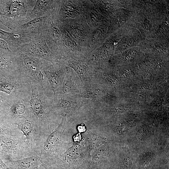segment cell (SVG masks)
Instances as JSON below:
<instances>
[{"label": "cell", "instance_id": "cell-24", "mask_svg": "<svg viewBox=\"0 0 169 169\" xmlns=\"http://www.w3.org/2000/svg\"><path fill=\"white\" fill-rule=\"evenodd\" d=\"M64 42L66 45L69 48H72L74 46L73 42L68 38L66 37L65 38Z\"/></svg>", "mask_w": 169, "mask_h": 169}, {"label": "cell", "instance_id": "cell-27", "mask_svg": "<svg viewBox=\"0 0 169 169\" xmlns=\"http://www.w3.org/2000/svg\"><path fill=\"white\" fill-rule=\"evenodd\" d=\"M82 136L80 133L75 135L73 137V140L75 142L80 141L82 139Z\"/></svg>", "mask_w": 169, "mask_h": 169}, {"label": "cell", "instance_id": "cell-25", "mask_svg": "<svg viewBox=\"0 0 169 169\" xmlns=\"http://www.w3.org/2000/svg\"><path fill=\"white\" fill-rule=\"evenodd\" d=\"M0 48L4 49H9L8 43L1 39H0Z\"/></svg>", "mask_w": 169, "mask_h": 169}, {"label": "cell", "instance_id": "cell-20", "mask_svg": "<svg viewBox=\"0 0 169 169\" xmlns=\"http://www.w3.org/2000/svg\"><path fill=\"white\" fill-rule=\"evenodd\" d=\"M86 137L88 148L90 152L105 143V140L95 134L93 133L88 130Z\"/></svg>", "mask_w": 169, "mask_h": 169}, {"label": "cell", "instance_id": "cell-4", "mask_svg": "<svg viewBox=\"0 0 169 169\" xmlns=\"http://www.w3.org/2000/svg\"><path fill=\"white\" fill-rule=\"evenodd\" d=\"M12 52L15 65L22 76L29 83H44L45 80L42 69L47 61L18 50Z\"/></svg>", "mask_w": 169, "mask_h": 169}, {"label": "cell", "instance_id": "cell-9", "mask_svg": "<svg viewBox=\"0 0 169 169\" xmlns=\"http://www.w3.org/2000/svg\"><path fill=\"white\" fill-rule=\"evenodd\" d=\"M30 155L6 163L10 169H60L57 158L34 150Z\"/></svg>", "mask_w": 169, "mask_h": 169}, {"label": "cell", "instance_id": "cell-6", "mask_svg": "<svg viewBox=\"0 0 169 169\" xmlns=\"http://www.w3.org/2000/svg\"><path fill=\"white\" fill-rule=\"evenodd\" d=\"M30 98L28 97L7 100L3 105L0 123L6 126L13 127L28 119Z\"/></svg>", "mask_w": 169, "mask_h": 169}, {"label": "cell", "instance_id": "cell-5", "mask_svg": "<svg viewBox=\"0 0 169 169\" xmlns=\"http://www.w3.org/2000/svg\"><path fill=\"white\" fill-rule=\"evenodd\" d=\"M86 137L74 143L58 158V164L61 168L88 169L90 152Z\"/></svg>", "mask_w": 169, "mask_h": 169}, {"label": "cell", "instance_id": "cell-7", "mask_svg": "<svg viewBox=\"0 0 169 169\" xmlns=\"http://www.w3.org/2000/svg\"><path fill=\"white\" fill-rule=\"evenodd\" d=\"M7 95V100L30 97L29 81L19 73L6 74L0 72V92Z\"/></svg>", "mask_w": 169, "mask_h": 169}, {"label": "cell", "instance_id": "cell-2", "mask_svg": "<svg viewBox=\"0 0 169 169\" xmlns=\"http://www.w3.org/2000/svg\"><path fill=\"white\" fill-rule=\"evenodd\" d=\"M36 0H0V23L13 31L30 21Z\"/></svg>", "mask_w": 169, "mask_h": 169}, {"label": "cell", "instance_id": "cell-11", "mask_svg": "<svg viewBox=\"0 0 169 169\" xmlns=\"http://www.w3.org/2000/svg\"><path fill=\"white\" fill-rule=\"evenodd\" d=\"M55 63L50 64L47 61L42 69L54 94V100L61 94L62 86L66 75L65 70L59 64Z\"/></svg>", "mask_w": 169, "mask_h": 169}, {"label": "cell", "instance_id": "cell-23", "mask_svg": "<svg viewBox=\"0 0 169 169\" xmlns=\"http://www.w3.org/2000/svg\"><path fill=\"white\" fill-rule=\"evenodd\" d=\"M123 163L127 169H132V162L130 157L125 158L123 160Z\"/></svg>", "mask_w": 169, "mask_h": 169}, {"label": "cell", "instance_id": "cell-16", "mask_svg": "<svg viewBox=\"0 0 169 169\" xmlns=\"http://www.w3.org/2000/svg\"><path fill=\"white\" fill-rule=\"evenodd\" d=\"M0 39L8 44L9 49L13 50L27 43L28 37L24 34L6 31L0 28Z\"/></svg>", "mask_w": 169, "mask_h": 169}, {"label": "cell", "instance_id": "cell-15", "mask_svg": "<svg viewBox=\"0 0 169 169\" xmlns=\"http://www.w3.org/2000/svg\"><path fill=\"white\" fill-rule=\"evenodd\" d=\"M68 65L78 74L83 87L93 83L95 79L93 73L85 64L80 61L72 60L68 61Z\"/></svg>", "mask_w": 169, "mask_h": 169}, {"label": "cell", "instance_id": "cell-13", "mask_svg": "<svg viewBox=\"0 0 169 169\" xmlns=\"http://www.w3.org/2000/svg\"><path fill=\"white\" fill-rule=\"evenodd\" d=\"M26 138V142L30 151L35 149L42 142L34 130L31 121L28 119L16 125Z\"/></svg>", "mask_w": 169, "mask_h": 169}, {"label": "cell", "instance_id": "cell-28", "mask_svg": "<svg viewBox=\"0 0 169 169\" xmlns=\"http://www.w3.org/2000/svg\"><path fill=\"white\" fill-rule=\"evenodd\" d=\"M0 168L2 169H10L0 157Z\"/></svg>", "mask_w": 169, "mask_h": 169}, {"label": "cell", "instance_id": "cell-19", "mask_svg": "<svg viewBox=\"0 0 169 169\" xmlns=\"http://www.w3.org/2000/svg\"><path fill=\"white\" fill-rule=\"evenodd\" d=\"M93 84V83L83 87L84 90L82 92L73 95H70V97L74 98L96 99L98 97L99 91Z\"/></svg>", "mask_w": 169, "mask_h": 169}, {"label": "cell", "instance_id": "cell-8", "mask_svg": "<svg viewBox=\"0 0 169 169\" xmlns=\"http://www.w3.org/2000/svg\"><path fill=\"white\" fill-rule=\"evenodd\" d=\"M26 138L0 135V157L6 164L30 155Z\"/></svg>", "mask_w": 169, "mask_h": 169}, {"label": "cell", "instance_id": "cell-3", "mask_svg": "<svg viewBox=\"0 0 169 169\" xmlns=\"http://www.w3.org/2000/svg\"><path fill=\"white\" fill-rule=\"evenodd\" d=\"M58 126L37 148V150L53 157L59 158L74 143L67 115L62 114Z\"/></svg>", "mask_w": 169, "mask_h": 169}, {"label": "cell", "instance_id": "cell-1", "mask_svg": "<svg viewBox=\"0 0 169 169\" xmlns=\"http://www.w3.org/2000/svg\"><path fill=\"white\" fill-rule=\"evenodd\" d=\"M30 84L31 95L28 120L32 122L40 139L44 141L59 124L56 122L59 115L54 109V95L47 81L45 80L43 84L33 82Z\"/></svg>", "mask_w": 169, "mask_h": 169}, {"label": "cell", "instance_id": "cell-14", "mask_svg": "<svg viewBox=\"0 0 169 169\" xmlns=\"http://www.w3.org/2000/svg\"><path fill=\"white\" fill-rule=\"evenodd\" d=\"M86 104L84 101H75L57 97L54 100V108L59 115L64 114L66 115H72L77 113Z\"/></svg>", "mask_w": 169, "mask_h": 169}, {"label": "cell", "instance_id": "cell-21", "mask_svg": "<svg viewBox=\"0 0 169 169\" xmlns=\"http://www.w3.org/2000/svg\"><path fill=\"white\" fill-rule=\"evenodd\" d=\"M72 76H68L63 81L61 94H65L72 92L79 91L78 85L75 83Z\"/></svg>", "mask_w": 169, "mask_h": 169}, {"label": "cell", "instance_id": "cell-18", "mask_svg": "<svg viewBox=\"0 0 169 169\" xmlns=\"http://www.w3.org/2000/svg\"><path fill=\"white\" fill-rule=\"evenodd\" d=\"M54 1L37 0L30 13V20L47 16L49 11L53 7Z\"/></svg>", "mask_w": 169, "mask_h": 169}, {"label": "cell", "instance_id": "cell-10", "mask_svg": "<svg viewBox=\"0 0 169 169\" xmlns=\"http://www.w3.org/2000/svg\"><path fill=\"white\" fill-rule=\"evenodd\" d=\"M16 50L52 63L58 62L57 58L49 49L42 34L33 36L29 42L13 51Z\"/></svg>", "mask_w": 169, "mask_h": 169}, {"label": "cell", "instance_id": "cell-29", "mask_svg": "<svg viewBox=\"0 0 169 169\" xmlns=\"http://www.w3.org/2000/svg\"><path fill=\"white\" fill-rule=\"evenodd\" d=\"M61 169H64V168H61Z\"/></svg>", "mask_w": 169, "mask_h": 169}, {"label": "cell", "instance_id": "cell-12", "mask_svg": "<svg viewBox=\"0 0 169 169\" xmlns=\"http://www.w3.org/2000/svg\"><path fill=\"white\" fill-rule=\"evenodd\" d=\"M48 21L47 16L35 18L16 28L13 32L20 34H41Z\"/></svg>", "mask_w": 169, "mask_h": 169}, {"label": "cell", "instance_id": "cell-30", "mask_svg": "<svg viewBox=\"0 0 169 169\" xmlns=\"http://www.w3.org/2000/svg\"><path fill=\"white\" fill-rule=\"evenodd\" d=\"M0 169H2L0 168Z\"/></svg>", "mask_w": 169, "mask_h": 169}, {"label": "cell", "instance_id": "cell-22", "mask_svg": "<svg viewBox=\"0 0 169 169\" xmlns=\"http://www.w3.org/2000/svg\"><path fill=\"white\" fill-rule=\"evenodd\" d=\"M0 135H5L15 137H21L23 133L18 129L17 126L8 127L0 124Z\"/></svg>", "mask_w": 169, "mask_h": 169}, {"label": "cell", "instance_id": "cell-26", "mask_svg": "<svg viewBox=\"0 0 169 169\" xmlns=\"http://www.w3.org/2000/svg\"><path fill=\"white\" fill-rule=\"evenodd\" d=\"M77 130L79 133L84 132L87 129L84 124L82 123L79 125L77 127Z\"/></svg>", "mask_w": 169, "mask_h": 169}, {"label": "cell", "instance_id": "cell-17", "mask_svg": "<svg viewBox=\"0 0 169 169\" xmlns=\"http://www.w3.org/2000/svg\"><path fill=\"white\" fill-rule=\"evenodd\" d=\"M0 71L7 74L19 73L15 65L12 52L9 49L0 48Z\"/></svg>", "mask_w": 169, "mask_h": 169}]
</instances>
